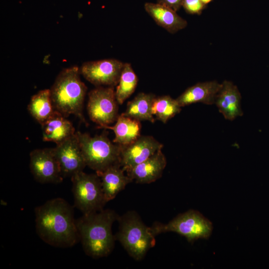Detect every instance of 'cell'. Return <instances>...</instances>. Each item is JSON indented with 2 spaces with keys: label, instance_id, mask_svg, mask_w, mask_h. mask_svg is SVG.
Instances as JSON below:
<instances>
[{
  "label": "cell",
  "instance_id": "obj_20",
  "mask_svg": "<svg viewBox=\"0 0 269 269\" xmlns=\"http://www.w3.org/2000/svg\"><path fill=\"white\" fill-rule=\"evenodd\" d=\"M156 96L152 93H138L127 104L125 111L122 115L132 118L140 122H155L152 112V105Z\"/></svg>",
  "mask_w": 269,
  "mask_h": 269
},
{
  "label": "cell",
  "instance_id": "obj_25",
  "mask_svg": "<svg viewBox=\"0 0 269 269\" xmlns=\"http://www.w3.org/2000/svg\"><path fill=\"white\" fill-rule=\"evenodd\" d=\"M157 2L164 5L175 11L182 6L184 0H156Z\"/></svg>",
  "mask_w": 269,
  "mask_h": 269
},
{
  "label": "cell",
  "instance_id": "obj_10",
  "mask_svg": "<svg viewBox=\"0 0 269 269\" xmlns=\"http://www.w3.org/2000/svg\"><path fill=\"white\" fill-rule=\"evenodd\" d=\"M29 157L30 171L37 182L43 184L62 182L63 177L53 148L34 149Z\"/></svg>",
  "mask_w": 269,
  "mask_h": 269
},
{
  "label": "cell",
  "instance_id": "obj_19",
  "mask_svg": "<svg viewBox=\"0 0 269 269\" xmlns=\"http://www.w3.org/2000/svg\"><path fill=\"white\" fill-rule=\"evenodd\" d=\"M103 128L112 130L114 132V143L126 146L140 136L141 125L140 121L121 114L114 126H108Z\"/></svg>",
  "mask_w": 269,
  "mask_h": 269
},
{
  "label": "cell",
  "instance_id": "obj_2",
  "mask_svg": "<svg viewBox=\"0 0 269 269\" xmlns=\"http://www.w3.org/2000/svg\"><path fill=\"white\" fill-rule=\"evenodd\" d=\"M119 215L107 209L83 215L76 220V225L85 253L93 259L109 256L115 247V236L112 225Z\"/></svg>",
  "mask_w": 269,
  "mask_h": 269
},
{
  "label": "cell",
  "instance_id": "obj_24",
  "mask_svg": "<svg viewBox=\"0 0 269 269\" xmlns=\"http://www.w3.org/2000/svg\"><path fill=\"white\" fill-rule=\"evenodd\" d=\"M182 6L188 13L199 14L205 5L200 0H184Z\"/></svg>",
  "mask_w": 269,
  "mask_h": 269
},
{
  "label": "cell",
  "instance_id": "obj_4",
  "mask_svg": "<svg viewBox=\"0 0 269 269\" xmlns=\"http://www.w3.org/2000/svg\"><path fill=\"white\" fill-rule=\"evenodd\" d=\"M118 221L119 226L115 235L116 240L120 242L134 259L141 260L155 244V236L150 227L146 226L134 211L119 216Z\"/></svg>",
  "mask_w": 269,
  "mask_h": 269
},
{
  "label": "cell",
  "instance_id": "obj_12",
  "mask_svg": "<svg viewBox=\"0 0 269 269\" xmlns=\"http://www.w3.org/2000/svg\"><path fill=\"white\" fill-rule=\"evenodd\" d=\"M163 146L152 136L140 135L131 144L122 146L120 165L126 172L162 149Z\"/></svg>",
  "mask_w": 269,
  "mask_h": 269
},
{
  "label": "cell",
  "instance_id": "obj_22",
  "mask_svg": "<svg viewBox=\"0 0 269 269\" xmlns=\"http://www.w3.org/2000/svg\"><path fill=\"white\" fill-rule=\"evenodd\" d=\"M138 80L131 64L125 63L115 91L119 104H123L133 94L137 86Z\"/></svg>",
  "mask_w": 269,
  "mask_h": 269
},
{
  "label": "cell",
  "instance_id": "obj_11",
  "mask_svg": "<svg viewBox=\"0 0 269 269\" xmlns=\"http://www.w3.org/2000/svg\"><path fill=\"white\" fill-rule=\"evenodd\" d=\"M53 151L63 178L71 177L87 166L76 133L56 144Z\"/></svg>",
  "mask_w": 269,
  "mask_h": 269
},
{
  "label": "cell",
  "instance_id": "obj_8",
  "mask_svg": "<svg viewBox=\"0 0 269 269\" xmlns=\"http://www.w3.org/2000/svg\"><path fill=\"white\" fill-rule=\"evenodd\" d=\"M118 103L113 87L99 86L88 93L87 112L90 119L103 128L116 122Z\"/></svg>",
  "mask_w": 269,
  "mask_h": 269
},
{
  "label": "cell",
  "instance_id": "obj_5",
  "mask_svg": "<svg viewBox=\"0 0 269 269\" xmlns=\"http://www.w3.org/2000/svg\"><path fill=\"white\" fill-rule=\"evenodd\" d=\"M86 165L96 172L120 164L122 146L111 142L106 134L91 136L87 133L76 132Z\"/></svg>",
  "mask_w": 269,
  "mask_h": 269
},
{
  "label": "cell",
  "instance_id": "obj_26",
  "mask_svg": "<svg viewBox=\"0 0 269 269\" xmlns=\"http://www.w3.org/2000/svg\"><path fill=\"white\" fill-rule=\"evenodd\" d=\"M205 5L210 2L212 0H200Z\"/></svg>",
  "mask_w": 269,
  "mask_h": 269
},
{
  "label": "cell",
  "instance_id": "obj_16",
  "mask_svg": "<svg viewBox=\"0 0 269 269\" xmlns=\"http://www.w3.org/2000/svg\"><path fill=\"white\" fill-rule=\"evenodd\" d=\"M144 7L157 24L170 33H175L187 25V21L169 7L157 2H146Z\"/></svg>",
  "mask_w": 269,
  "mask_h": 269
},
{
  "label": "cell",
  "instance_id": "obj_14",
  "mask_svg": "<svg viewBox=\"0 0 269 269\" xmlns=\"http://www.w3.org/2000/svg\"><path fill=\"white\" fill-rule=\"evenodd\" d=\"M241 99L237 86L231 81L225 80L221 83L214 104L226 119L233 121L243 115Z\"/></svg>",
  "mask_w": 269,
  "mask_h": 269
},
{
  "label": "cell",
  "instance_id": "obj_1",
  "mask_svg": "<svg viewBox=\"0 0 269 269\" xmlns=\"http://www.w3.org/2000/svg\"><path fill=\"white\" fill-rule=\"evenodd\" d=\"M35 228L45 243L70 248L80 242L73 207L65 199L55 198L34 209Z\"/></svg>",
  "mask_w": 269,
  "mask_h": 269
},
{
  "label": "cell",
  "instance_id": "obj_18",
  "mask_svg": "<svg viewBox=\"0 0 269 269\" xmlns=\"http://www.w3.org/2000/svg\"><path fill=\"white\" fill-rule=\"evenodd\" d=\"M42 139L58 144L75 134V128L66 117L55 111L53 115L41 125Z\"/></svg>",
  "mask_w": 269,
  "mask_h": 269
},
{
  "label": "cell",
  "instance_id": "obj_6",
  "mask_svg": "<svg viewBox=\"0 0 269 269\" xmlns=\"http://www.w3.org/2000/svg\"><path fill=\"white\" fill-rule=\"evenodd\" d=\"M156 236L166 232H175L186 238L189 242L207 239L213 230L212 223L199 212L189 210L181 213L166 224L155 222L150 227Z\"/></svg>",
  "mask_w": 269,
  "mask_h": 269
},
{
  "label": "cell",
  "instance_id": "obj_15",
  "mask_svg": "<svg viewBox=\"0 0 269 269\" xmlns=\"http://www.w3.org/2000/svg\"><path fill=\"white\" fill-rule=\"evenodd\" d=\"M221 83L216 80L199 82L187 88L176 99L181 107L197 103H215Z\"/></svg>",
  "mask_w": 269,
  "mask_h": 269
},
{
  "label": "cell",
  "instance_id": "obj_3",
  "mask_svg": "<svg viewBox=\"0 0 269 269\" xmlns=\"http://www.w3.org/2000/svg\"><path fill=\"white\" fill-rule=\"evenodd\" d=\"M80 68L73 66L61 70L50 89L55 110L65 117L73 115L85 122L83 107L87 88L80 79Z\"/></svg>",
  "mask_w": 269,
  "mask_h": 269
},
{
  "label": "cell",
  "instance_id": "obj_7",
  "mask_svg": "<svg viewBox=\"0 0 269 269\" xmlns=\"http://www.w3.org/2000/svg\"><path fill=\"white\" fill-rule=\"evenodd\" d=\"M74 207L83 214H88L104 209L107 203L100 177L83 171L71 177Z\"/></svg>",
  "mask_w": 269,
  "mask_h": 269
},
{
  "label": "cell",
  "instance_id": "obj_9",
  "mask_svg": "<svg viewBox=\"0 0 269 269\" xmlns=\"http://www.w3.org/2000/svg\"><path fill=\"white\" fill-rule=\"evenodd\" d=\"M125 63L113 58L83 63L81 74L89 82L99 86L115 87L119 82Z\"/></svg>",
  "mask_w": 269,
  "mask_h": 269
},
{
  "label": "cell",
  "instance_id": "obj_13",
  "mask_svg": "<svg viewBox=\"0 0 269 269\" xmlns=\"http://www.w3.org/2000/svg\"><path fill=\"white\" fill-rule=\"evenodd\" d=\"M161 150L127 171V174L137 183L149 184L155 181L161 177L167 163L166 157Z\"/></svg>",
  "mask_w": 269,
  "mask_h": 269
},
{
  "label": "cell",
  "instance_id": "obj_17",
  "mask_svg": "<svg viewBox=\"0 0 269 269\" xmlns=\"http://www.w3.org/2000/svg\"><path fill=\"white\" fill-rule=\"evenodd\" d=\"M120 164L112 165L96 173L100 177L106 202L114 199L117 194L133 180L127 174Z\"/></svg>",
  "mask_w": 269,
  "mask_h": 269
},
{
  "label": "cell",
  "instance_id": "obj_21",
  "mask_svg": "<svg viewBox=\"0 0 269 269\" xmlns=\"http://www.w3.org/2000/svg\"><path fill=\"white\" fill-rule=\"evenodd\" d=\"M30 115L40 125L50 118L55 112L50 89L39 91L33 95L27 106Z\"/></svg>",
  "mask_w": 269,
  "mask_h": 269
},
{
  "label": "cell",
  "instance_id": "obj_23",
  "mask_svg": "<svg viewBox=\"0 0 269 269\" xmlns=\"http://www.w3.org/2000/svg\"><path fill=\"white\" fill-rule=\"evenodd\" d=\"M181 107L176 99H173L169 95L155 97L152 105V112L156 119L165 124L166 122L179 114Z\"/></svg>",
  "mask_w": 269,
  "mask_h": 269
}]
</instances>
